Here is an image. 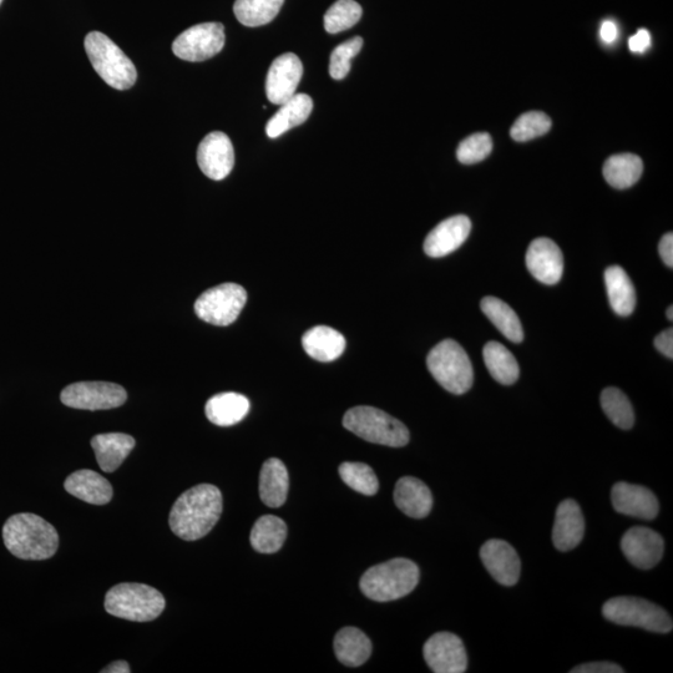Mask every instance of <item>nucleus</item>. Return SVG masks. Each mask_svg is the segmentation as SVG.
I'll return each instance as SVG.
<instances>
[{"label": "nucleus", "instance_id": "obj_1", "mask_svg": "<svg viewBox=\"0 0 673 673\" xmlns=\"http://www.w3.org/2000/svg\"><path fill=\"white\" fill-rule=\"evenodd\" d=\"M222 505V494L215 485L201 484L187 490L172 506V533L186 541L204 538L219 521Z\"/></svg>", "mask_w": 673, "mask_h": 673}, {"label": "nucleus", "instance_id": "obj_2", "mask_svg": "<svg viewBox=\"0 0 673 673\" xmlns=\"http://www.w3.org/2000/svg\"><path fill=\"white\" fill-rule=\"evenodd\" d=\"M3 540L10 553L23 560L50 559L59 546L54 526L29 513L10 516L3 526Z\"/></svg>", "mask_w": 673, "mask_h": 673}, {"label": "nucleus", "instance_id": "obj_3", "mask_svg": "<svg viewBox=\"0 0 673 673\" xmlns=\"http://www.w3.org/2000/svg\"><path fill=\"white\" fill-rule=\"evenodd\" d=\"M419 568L403 558L373 566L363 574L359 586L364 596L378 602H388L411 594L419 583Z\"/></svg>", "mask_w": 673, "mask_h": 673}, {"label": "nucleus", "instance_id": "obj_4", "mask_svg": "<svg viewBox=\"0 0 673 673\" xmlns=\"http://www.w3.org/2000/svg\"><path fill=\"white\" fill-rule=\"evenodd\" d=\"M85 50L91 65L104 82L116 90H128L138 79L135 65L113 40L99 32L85 38Z\"/></svg>", "mask_w": 673, "mask_h": 673}, {"label": "nucleus", "instance_id": "obj_5", "mask_svg": "<svg viewBox=\"0 0 673 673\" xmlns=\"http://www.w3.org/2000/svg\"><path fill=\"white\" fill-rule=\"evenodd\" d=\"M110 615L135 622H149L163 614L166 601L160 591L144 584H119L108 591L104 602Z\"/></svg>", "mask_w": 673, "mask_h": 673}, {"label": "nucleus", "instance_id": "obj_6", "mask_svg": "<svg viewBox=\"0 0 673 673\" xmlns=\"http://www.w3.org/2000/svg\"><path fill=\"white\" fill-rule=\"evenodd\" d=\"M343 427L369 443L401 448L409 443V430L398 419L381 409L359 406L349 409L343 417Z\"/></svg>", "mask_w": 673, "mask_h": 673}, {"label": "nucleus", "instance_id": "obj_7", "mask_svg": "<svg viewBox=\"0 0 673 673\" xmlns=\"http://www.w3.org/2000/svg\"><path fill=\"white\" fill-rule=\"evenodd\" d=\"M427 366L445 391L464 394L473 386L474 372L467 352L453 339H445L429 352Z\"/></svg>", "mask_w": 673, "mask_h": 673}, {"label": "nucleus", "instance_id": "obj_8", "mask_svg": "<svg viewBox=\"0 0 673 673\" xmlns=\"http://www.w3.org/2000/svg\"><path fill=\"white\" fill-rule=\"evenodd\" d=\"M602 615L616 625L640 627L657 634H669L673 627L671 616L662 607L640 597H614L602 607Z\"/></svg>", "mask_w": 673, "mask_h": 673}, {"label": "nucleus", "instance_id": "obj_9", "mask_svg": "<svg viewBox=\"0 0 673 673\" xmlns=\"http://www.w3.org/2000/svg\"><path fill=\"white\" fill-rule=\"evenodd\" d=\"M247 302L245 288L236 283L210 288L197 298L195 312L200 320L214 326H230L240 316Z\"/></svg>", "mask_w": 673, "mask_h": 673}, {"label": "nucleus", "instance_id": "obj_10", "mask_svg": "<svg viewBox=\"0 0 673 673\" xmlns=\"http://www.w3.org/2000/svg\"><path fill=\"white\" fill-rule=\"evenodd\" d=\"M60 399L69 408L106 411L123 406L128 394L123 387L115 383L79 382L65 387Z\"/></svg>", "mask_w": 673, "mask_h": 673}, {"label": "nucleus", "instance_id": "obj_11", "mask_svg": "<svg viewBox=\"0 0 673 673\" xmlns=\"http://www.w3.org/2000/svg\"><path fill=\"white\" fill-rule=\"evenodd\" d=\"M225 40V28L221 23L197 24L175 39L172 52L186 62H204L224 49Z\"/></svg>", "mask_w": 673, "mask_h": 673}, {"label": "nucleus", "instance_id": "obj_12", "mask_svg": "<svg viewBox=\"0 0 673 673\" xmlns=\"http://www.w3.org/2000/svg\"><path fill=\"white\" fill-rule=\"evenodd\" d=\"M424 659L435 673L467 671L468 656L463 641L450 632H438L425 642Z\"/></svg>", "mask_w": 673, "mask_h": 673}, {"label": "nucleus", "instance_id": "obj_13", "mask_svg": "<svg viewBox=\"0 0 673 673\" xmlns=\"http://www.w3.org/2000/svg\"><path fill=\"white\" fill-rule=\"evenodd\" d=\"M197 163L211 180L220 181L230 175L235 165V151L229 136L215 131L205 136L197 150Z\"/></svg>", "mask_w": 673, "mask_h": 673}, {"label": "nucleus", "instance_id": "obj_14", "mask_svg": "<svg viewBox=\"0 0 673 673\" xmlns=\"http://www.w3.org/2000/svg\"><path fill=\"white\" fill-rule=\"evenodd\" d=\"M622 553L636 568L649 570L660 563L664 555V539L655 530L635 526L621 540Z\"/></svg>", "mask_w": 673, "mask_h": 673}, {"label": "nucleus", "instance_id": "obj_15", "mask_svg": "<svg viewBox=\"0 0 673 673\" xmlns=\"http://www.w3.org/2000/svg\"><path fill=\"white\" fill-rule=\"evenodd\" d=\"M303 65L296 54L286 53L273 60L266 79V94L272 104L282 105L296 94Z\"/></svg>", "mask_w": 673, "mask_h": 673}, {"label": "nucleus", "instance_id": "obj_16", "mask_svg": "<svg viewBox=\"0 0 673 673\" xmlns=\"http://www.w3.org/2000/svg\"><path fill=\"white\" fill-rule=\"evenodd\" d=\"M526 266L536 280L554 286L564 272V256L553 240L540 237L531 242L526 252Z\"/></svg>", "mask_w": 673, "mask_h": 673}, {"label": "nucleus", "instance_id": "obj_17", "mask_svg": "<svg viewBox=\"0 0 673 673\" xmlns=\"http://www.w3.org/2000/svg\"><path fill=\"white\" fill-rule=\"evenodd\" d=\"M611 502L617 513L642 520H654L660 505L656 495L641 485L617 483L612 488Z\"/></svg>", "mask_w": 673, "mask_h": 673}, {"label": "nucleus", "instance_id": "obj_18", "mask_svg": "<svg viewBox=\"0 0 673 673\" xmlns=\"http://www.w3.org/2000/svg\"><path fill=\"white\" fill-rule=\"evenodd\" d=\"M488 573L503 586H514L520 578L521 563L513 546L503 540H489L480 549Z\"/></svg>", "mask_w": 673, "mask_h": 673}, {"label": "nucleus", "instance_id": "obj_19", "mask_svg": "<svg viewBox=\"0 0 673 673\" xmlns=\"http://www.w3.org/2000/svg\"><path fill=\"white\" fill-rule=\"evenodd\" d=\"M470 231L472 222L469 217L464 215L449 217L429 232L424 241V252L434 258L448 256L467 241Z\"/></svg>", "mask_w": 673, "mask_h": 673}, {"label": "nucleus", "instance_id": "obj_20", "mask_svg": "<svg viewBox=\"0 0 673 673\" xmlns=\"http://www.w3.org/2000/svg\"><path fill=\"white\" fill-rule=\"evenodd\" d=\"M585 519L578 503L566 499L558 506L553 530L555 548L560 551L573 550L584 539Z\"/></svg>", "mask_w": 673, "mask_h": 673}, {"label": "nucleus", "instance_id": "obj_21", "mask_svg": "<svg viewBox=\"0 0 673 673\" xmlns=\"http://www.w3.org/2000/svg\"><path fill=\"white\" fill-rule=\"evenodd\" d=\"M64 488L73 497L89 504L105 505L113 499V487L108 480L89 469L78 470L69 475Z\"/></svg>", "mask_w": 673, "mask_h": 673}, {"label": "nucleus", "instance_id": "obj_22", "mask_svg": "<svg viewBox=\"0 0 673 673\" xmlns=\"http://www.w3.org/2000/svg\"><path fill=\"white\" fill-rule=\"evenodd\" d=\"M394 503L404 514L414 519H423L433 508V497L422 480L404 477L394 489Z\"/></svg>", "mask_w": 673, "mask_h": 673}, {"label": "nucleus", "instance_id": "obj_23", "mask_svg": "<svg viewBox=\"0 0 673 673\" xmlns=\"http://www.w3.org/2000/svg\"><path fill=\"white\" fill-rule=\"evenodd\" d=\"M135 444V439L124 433L99 434L91 439L96 460L105 473H113L119 469L135 448Z\"/></svg>", "mask_w": 673, "mask_h": 673}, {"label": "nucleus", "instance_id": "obj_24", "mask_svg": "<svg viewBox=\"0 0 673 673\" xmlns=\"http://www.w3.org/2000/svg\"><path fill=\"white\" fill-rule=\"evenodd\" d=\"M302 346L308 356L316 361L333 362L346 349V338L331 327L317 326L303 335Z\"/></svg>", "mask_w": 673, "mask_h": 673}, {"label": "nucleus", "instance_id": "obj_25", "mask_svg": "<svg viewBox=\"0 0 673 673\" xmlns=\"http://www.w3.org/2000/svg\"><path fill=\"white\" fill-rule=\"evenodd\" d=\"M313 110V101L307 94H295L280 110L272 116L266 125L268 138L276 139L286 131L300 126L310 118Z\"/></svg>", "mask_w": 673, "mask_h": 673}, {"label": "nucleus", "instance_id": "obj_26", "mask_svg": "<svg viewBox=\"0 0 673 673\" xmlns=\"http://www.w3.org/2000/svg\"><path fill=\"white\" fill-rule=\"evenodd\" d=\"M249 412V399L234 392L216 394L205 407L207 419L219 427H231L240 423Z\"/></svg>", "mask_w": 673, "mask_h": 673}, {"label": "nucleus", "instance_id": "obj_27", "mask_svg": "<svg viewBox=\"0 0 673 673\" xmlns=\"http://www.w3.org/2000/svg\"><path fill=\"white\" fill-rule=\"evenodd\" d=\"M290 479L286 465L280 459L271 458L262 465L260 473V497L270 508H280L286 503Z\"/></svg>", "mask_w": 673, "mask_h": 673}, {"label": "nucleus", "instance_id": "obj_28", "mask_svg": "<svg viewBox=\"0 0 673 673\" xmlns=\"http://www.w3.org/2000/svg\"><path fill=\"white\" fill-rule=\"evenodd\" d=\"M335 654L341 664L358 667L366 664L372 655V642L356 627H344L335 639Z\"/></svg>", "mask_w": 673, "mask_h": 673}, {"label": "nucleus", "instance_id": "obj_29", "mask_svg": "<svg viewBox=\"0 0 673 673\" xmlns=\"http://www.w3.org/2000/svg\"><path fill=\"white\" fill-rule=\"evenodd\" d=\"M605 283L612 310L619 316H630L636 307V291L624 268L620 266L607 268Z\"/></svg>", "mask_w": 673, "mask_h": 673}, {"label": "nucleus", "instance_id": "obj_30", "mask_svg": "<svg viewBox=\"0 0 673 673\" xmlns=\"http://www.w3.org/2000/svg\"><path fill=\"white\" fill-rule=\"evenodd\" d=\"M287 538L285 521L275 515L261 516L251 531L252 548L261 554H273L280 550Z\"/></svg>", "mask_w": 673, "mask_h": 673}, {"label": "nucleus", "instance_id": "obj_31", "mask_svg": "<svg viewBox=\"0 0 673 673\" xmlns=\"http://www.w3.org/2000/svg\"><path fill=\"white\" fill-rule=\"evenodd\" d=\"M644 172V163L634 154L611 156L604 165V177L615 189L625 190L634 186Z\"/></svg>", "mask_w": 673, "mask_h": 673}, {"label": "nucleus", "instance_id": "obj_32", "mask_svg": "<svg viewBox=\"0 0 673 673\" xmlns=\"http://www.w3.org/2000/svg\"><path fill=\"white\" fill-rule=\"evenodd\" d=\"M483 357L485 366H487L489 373L492 374L495 381L504 384V386H511V384L518 381L520 374L519 364L516 362L513 353L504 347L503 344L498 342L485 344Z\"/></svg>", "mask_w": 673, "mask_h": 673}, {"label": "nucleus", "instance_id": "obj_33", "mask_svg": "<svg viewBox=\"0 0 673 673\" xmlns=\"http://www.w3.org/2000/svg\"><path fill=\"white\" fill-rule=\"evenodd\" d=\"M482 311L489 321L503 333L504 337L514 343L523 342L524 331L513 308L497 297L483 298Z\"/></svg>", "mask_w": 673, "mask_h": 673}, {"label": "nucleus", "instance_id": "obj_34", "mask_svg": "<svg viewBox=\"0 0 673 673\" xmlns=\"http://www.w3.org/2000/svg\"><path fill=\"white\" fill-rule=\"evenodd\" d=\"M283 3L285 0H236L234 12L246 27H261L277 17Z\"/></svg>", "mask_w": 673, "mask_h": 673}, {"label": "nucleus", "instance_id": "obj_35", "mask_svg": "<svg viewBox=\"0 0 673 673\" xmlns=\"http://www.w3.org/2000/svg\"><path fill=\"white\" fill-rule=\"evenodd\" d=\"M601 407L607 418L620 429L629 430L634 427L635 413L629 398L617 388H606L601 393Z\"/></svg>", "mask_w": 673, "mask_h": 673}, {"label": "nucleus", "instance_id": "obj_36", "mask_svg": "<svg viewBox=\"0 0 673 673\" xmlns=\"http://www.w3.org/2000/svg\"><path fill=\"white\" fill-rule=\"evenodd\" d=\"M338 473L344 483L349 488L356 490L357 493L372 497L376 495L379 489V483L376 473L367 464L363 463H343L339 465Z\"/></svg>", "mask_w": 673, "mask_h": 673}, {"label": "nucleus", "instance_id": "obj_37", "mask_svg": "<svg viewBox=\"0 0 673 673\" xmlns=\"http://www.w3.org/2000/svg\"><path fill=\"white\" fill-rule=\"evenodd\" d=\"M362 17V7L354 0H338L325 14L327 33L337 34L351 29Z\"/></svg>", "mask_w": 673, "mask_h": 673}, {"label": "nucleus", "instance_id": "obj_38", "mask_svg": "<svg viewBox=\"0 0 673 673\" xmlns=\"http://www.w3.org/2000/svg\"><path fill=\"white\" fill-rule=\"evenodd\" d=\"M551 129V120L548 115L540 111H530L519 116L510 130L511 138L519 143L543 136Z\"/></svg>", "mask_w": 673, "mask_h": 673}, {"label": "nucleus", "instance_id": "obj_39", "mask_svg": "<svg viewBox=\"0 0 673 673\" xmlns=\"http://www.w3.org/2000/svg\"><path fill=\"white\" fill-rule=\"evenodd\" d=\"M492 150L493 140L489 134H473L459 144L457 158L465 165L477 164L487 159Z\"/></svg>", "mask_w": 673, "mask_h": 673}, {"label": "nucleus", "instance_id": "obj_40", "mask_svg": "<svg viewBox=\"0 0 673 673\" xmlns=\"http://www.w3.org/2000/svg\"><path fill=\"white\" fill-rule=\"evenodd\" d=\"M362 47L363 39L356 37L333 50L330 60V74L333 79L342 80L347 77L351 70V60L361 52Z\"/></svg>", "mask_w": 673, "mask_h": 673}, {"label": "nucleus", "instance_id": "obj_41", "mask_svg": "<svg viewBox=\"0 0 673 673\" xmlns=\"http://www.w3.org/2000/svg\"><path fill=\"white\" fill-rule=\"evenodd\" d=\"M571 673H622L624 670L619 665L612 662H591V664L575 667Z\"/></svg>", "mask_w": 673, "mask_h": 673}, {"label": "nucleus", "instance_id": "obj_42", "mask_svg": "<svg viewBox=\"0 0 673 673\" xmlns=\"http://www.w3.org/2000/svg\"><path fill=\"white\" fill-rule=\"evenodd\" d=\"M651 45V35L646 29H640L629 40V48L632 53H645Z\"/></svg>", "mask_w": 673, "mask_h": 673}, {"label": "nucleus", "instance_id": "obj_43", "mask_svg": "<svg viewBox=\"0 0 673 673\" xmlns=\"http://www.w3.org/2000/svg\"><path fill=\"white\" fill-rule=\"evenodd\" d=\"M655 347H656L657 351L664 354V356L669 357L670 359L673 358V331H672V328H670V330H666V331L662 332L661 335L656 337Z\"/></svg>", "mask_w": 673, "mask_h": 673}, {"label": "nucleus", "instance_id": "obj_44", "mask_svg": "<svg viewBox=\"0 0 673 673\" xmlns=\"http://www.w3.org/2000/svg\"><path fill=\"white\" fill-rule=\"evenodd\" d=\"M659 251L662 258V261L666 263L667 266L672 268L673 266V235L672 232L666 234L662 237L659 245Z\"/></svg>", "mask_w": 673, "mask_h": 673}, {"label": "nucleus", "instance_id": "obj_45", "mask_svg": "<svg viewBox=\"0 0 673 673\" xmlns=\"http://www.w3.org/2000/svg\"><path fill=\"white\" fill-rule=\"evenodd\" d=\"M600 38L602 42L606 44L615 43L617 39L616 24L611 22V20H606V22L602 23L600 29Z\"/></svg>", "mask_w": 673, "mask_h": 673}, {"label": "nucleus", "instance_id": "obj_46", "mask_svg": "<svg viewBox=\"0 0 673 673\" xmlns=\"http://www.w3.org/2000/svg\"><path fill=\"white\" fill-rule=\"evenodd\" d=\"M101 673H129L130 672V666L128 662L119 660L113 662V664H110L109 666H106L104 670L100 671Z\"/></svg>", "mask_w": 673, "mask_h": 673}, {"label": "nucleus", "instance_id": "obj_47", "mask_svg": "<svg viewBox=\"0 0 673 673\" xmlns=\"http://www.w3.org/2000/svg\"><path fill=\"white\" fill-rule=\"evenodd\" d=\"M667 318H669L670 321L673 320V308H672V306H670L669 310H667Z\"/></svg>", "mask_w": 673, "mask_h": 673}, {"label": "nucleus", "instance_id": "obj_48", "mask_svg": "<svg viewBox=\"0 0 673 673\" xmlns=\"http://www.w3.org/2000/svg\"><path fill=\"white\" fill-rule=\"evenodd\" d=\"M3 0H0V4H2Z\"/></svg>", "mask_w": 673, "mask_h": 673}]
</instances>
